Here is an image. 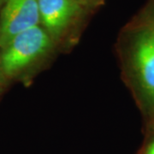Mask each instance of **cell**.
<instances>
[{"label":"cell","instance_id":"3957f363","mask_svg":"<svg viewBox=\"0 0 154 154\" xmlns=\"http://www.w3.org/2000/svg\"><path fill=\"white\" fill-rule=\"evenodd\" d=\"M39 25L59 53L69 52L79 42L91 9L76 0H38Z\"/></svg>","mask_w":154,"mask_h":154},{"label":"cell","instance_id":"6da1fadb","mask_svg":"<svg viewBox=\"0 0 154 154\" xmlns=\"http://www.w3.org/2000/svg\"><path fill=\"white\" fill-rule=\"evenodd\" d=\"M122 78L146 122L154 119V1L119 34L116 45Z\"/></svg>","mask_w":154,"mask_h":154},{"label":"cell","instance_id":"52a82bcc","mask_svg":"<svg viewBox=\"0 0 154 154\" xmlns=\"http://www.w3.org/2000/svg\"><path fill=\"white\" fill-rule=\"evenodd\" d=\"M82 5L91 9L92 11H94L95 9L99 8V6L103 4L104 0H76Z\"/></svg>","mask_w":154,"mask_h":154},{"label":"cell","instance_id":"277c9868","mask_svg":"<svg viewBox=\"0 0 154 154\" xmlns=\"http://www.w3.org/2000/svg\"><path fill=\"white\" fill-rule=\"evenodd\" d=\"M38 25V0H6L0 11V48L17 34Z\"/></svg>","mask_w":154,"mask_h":154},{"label":"cell","instance_id":"ba28073f","mask_svg":"<svg viewBox=\"0 0 154 154\" xmlns=\"http://www.w3.org/2000/svg\"><path fill=\"white\" fill-rule=\"evenodd\" d=\"M6 0H0V11H1V10H2V8H3V6H4V5L5 4Z\"/></svg>","mask_w":154,"mask_h":154},{"label":"cell","instance_id":"7a4b0ae2","mask_svg":"<svg viewBox=\"0 0 154 154\" xmlns=\"http://www.w3.org/2000/svg\"><path fill=\"white\" fill-rule=\"evenodd\" d=\"M59 53L40 25L24 31L0 48V63L10 84L28 87Z\"/></svg>","mask_w":154,"mask_h":154},{"label":"cell","instance_id":"8992f818","mask_svg":"<svg viewBox=\"0 0 154 154\" xmlns=\"http://www.w3.org/2000/svg\"><path fill=\"white\" fill-rule=\"evenodd\" d=\"M10 83L7 81L5 75L3 72L2 66H1V63H0V100L3 98V96L6 93L7 89L10 87Z\"/></svg>","mask_w":154,"mask_h":154},{"label":"cell","instance_id":"5b68a950","mask_svg":"<svg viewBox=\"0 0 154 154\" xmlns=\"http://www.w3.org/2000/svg\"><path fill=\"white\" fill-rule=\"evenodd\" d=\"M138 154H154V119L146 122V136Z\"/></svg>","mask_w":154,"mask_h":154}]
</instances>
